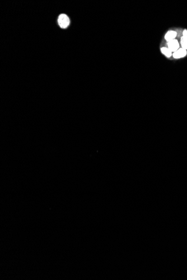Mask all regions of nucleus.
Here are the masks:
<instances>
[{"instance_id":"nucleus-1","label":"nucleus","mask_w":187,"mask_h":280,"mask_svg":"<svg viewBox=\"0 0 187 280\" xmlns=\"http://www.w3.org/2000/svg\"><path fill=\"white\" fill-rule=\"evenodd\" d=\"M58 22L60 27L63 29L66 28L70 23L69 17L65 14H61L59 15Z\"/></svg>"},{"instance_id":"nucleus-5","label":"nucleus","mask_w":187,"mask_h":280,"mask_svg":"<svg viewBox=\"0 0 187 280\" xmlns=\"http://www.w3.org/2000/svg\"><path fill=\"white\" fill-rule=\"evenodd\" d=\"M161 51L162 53L164 54L165 56H166L167 57L169 58L172 56V52L169 50V49L168 48L163 47L161 48Z\"/></svg>"},{"instance_id":"nucleus-7","label":"nucleus","mask_w":187,"mask_h":280,"mask_svg":"<svg viewBox=\"0 0 187 280\" xmlns=\"http://www.w3.org/2000/svg\"><path fill=\"white\" fill-rule=\"evenodd\" d=\"M183 36L187 38V30H184L183 32Z\"/></svg>"},{"instance_id":"nucleus-6","label":"nucleus","mask_w":187,"mask_h":280,"mask_svg":"<svg viewBox=\"0 0 187 280\" xmlns=\"http://www.w3.org/2000/svg\"><path fill=\"white\" fill-rule=\"evenodd\" d=\"M180 42H181V45H182V48L186 49V50H187V38H185L184 36H182L181 38V40H180Z\"/></svg>"},{"instance_id":"nucleus-2","label":"nucleus","mask_w":187,"mask_h":280,"mask_svg":"<svg viewBox=\"0 0 187 280\" xmlns=\"http://www.w3.org/2000/svg\"><path fill=\"white\" fill-rule=\"evenodd\" d=\"M167 47L172 52H175L179 49V44L177 40L174 39L167 42Z\"/></svg>"},{"instance_id":"nucleus-4","label":"nucleus","mask_w":187,"mask_h":280,"mask_svg":"<svg viewBox=\"0 0 187 280\" xmlns=\"http://www.w3.org/2000/svg\"><path fill=\"white\" fill-rule=\"evenodd\" d=\"M176 35H177V33L176 31L173 30H170L167 31L165 35V39L167 42H169L175 39Z\"/></svg>"},{"instance_id":"nucleus-3","label":"nucleus","mask_w":187,"mask_h":280,"mask_svg":"<svg viewBox=\"0 0 187 280\" xmlns=\"http://www.w3.org/2000/svg\"><path fill=\"white\" fill-rule=\"evenodd\" d=\"M187 50L183 48H179L177 51L173 53V56L174 58H181L184 57L187 55Z\"/></svg>"}]
</instances>
